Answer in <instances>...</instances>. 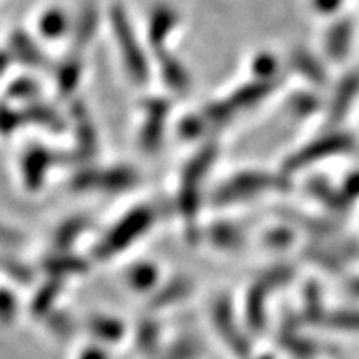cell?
I'll return each instance as SVG.
<instances>
[{
	"instance_id": "30bf717a",
	"label": "cell",
	"mask_w": 359,
	"mask_h": 359,
	"mask_svg": "<svg viewBox=\"0 0 359 359\" xmlns=\"http://www.w3.org/2000/svg\"><path fill=\"white\" fill-rule=\"evenodd\" d=\"M180 24L178 12L170 6H156L150 13L147 27V40L148 45L155 52H165V45L172 37ZM156 53V55H158Z\"/></svg>"
},
{
	"instance_id": "f546056e",
	"label": "cell",
	"mask_w": 359,
	"mask_h": 359,
	"mask_svg": "<svg viewBox=\"0 0 359 359\" xmlns=\"http://www.w3.org/2000/svg\"><path fill=\"white\" fill-rule=\"evenodd\" d=\"M160 341V326L158 323L147 320L142 321L137 330V344L143 353L151 354L156 351Z\"/></svg>"
},
{
	"instance_id": "5b68a950",
	"label": "cell",
	"mask_w": 359,
	"mask_h": 359,
	"mask_svg": "<svg viewBox=\"0 0 359 359\" xmlns=\"http://www.w3.org/2000/svg\"><path fill=\"white\" fill-rule=\"evenodd\" d=\"M155 223V210L150 206H137L114 224L95 248L97 259H109L128 248L138 238L145 235Z\"/></svg>"
},
{
	"instance_id": "603a6c76",
	"label": "cell",
	"mask_w": 359,
	"mask_h": 359,
	"mask_svg": "<svg viewBox=\"0 0 359 359\" xmlns=\"http://www.w3.org/2000/svg\"><path fill=\"white\" fill-rule=\"evenodd\" d=\"M62 286L64 285H62L60 278H52L39 290V293L35 294L32 302V313L35 316L40 318L50 314L52 306L55 304L58 296H60Z\"/></svg>"
},
{
	"instance_id": "44dd1931",
	"label": "cell",
	"mask_w": 359,
	"mask_h": 359,
	"mask_svg": "<svg viewBox=\"0 0 359 359\" xmlns=\"http://www.w3.org/2000/svg\"><path fill=\"white\" fill-rule=\"evenodd\" d=\"M320 326L330 327L334 331L359 333V309H333V311L326 309Z\"/></svg>"
},
{
	"instance_id": "74e56055",
	"label": "cell",
	"mask_w": 359,
	"mask_h": 359,
	"mask_svg": "<svg viewBox=\"0 0 359 359\" xmlns=\"http://www.w3.org/2000/svg\"><path fill=\"white\" fill-rule=\"evenodd\" d=\"M0 243L7 246H17L22 243V236L17 231L11 230V228L0 224Z\"/></svg>"
},
{
	"instance_id": "4dcf8cb0",
	"label": "cell",
	"mask_w": 359,
	"mask_h": 359,
	"mask_svg": "<svg viewBox=\"0 0 359 359\" xmlns=\"http://www.w3.org/2000/svg\"><path fill=\"white\" fill-rule=\"evenodd\" d=\"M0 268H2L8 276L13 278V280L22 283V285H27V283L34 280L32 269L27 266V264L17 262V259H12V258L0 259Z\"/></svg>"
},
{
	"instance_id": "ac0fdd59",
	"label": "cell",
	"mask_w": 359,
	"mask_h": 359,
	"mask_svg": "<svg viewBox=\"0 0 359 359\" xmlns=\"http://www.w3.org/2000/svg\"><path fill=\"white\" fill-rule=\"evenodd\" d=\"M210 243L219 250H238L245 243V235L240 226L231 222H217L208 228Z\"/></svg>"
},
{
	"instance_id": "d6a6232c",
	"label": "cell",
	"mask_w": 359,
	"mask_h": 359,
	"mask_svg": "<svg viewBox=\"0 0 359 359\" xmlns=\"http://www.w3.org/2000/svg\"><path fill=\"white\" fill-rule=\"evenodd\" d=\"M17 316V299L11 291L0 288V323L11 325Z\"/></svg>"
},
{
	"instance_id": "9a60e30c",
	"label": "cell",
	"mask_w": 359,
	"mask_h": 359,
	"mask_svg": "<svg viewBox=\"0 0 359 359\" xmlns=\"http://www.w3.org/2000/svg\"><path fill=\"white\" fill-rule=\"evenodd\" d=\"M72 22L62 7H48L40 13L37 19L39 35L45 40H58L69 32Z\"/></svg>"
},
{
	"instance_id": "7a4b0ae2",
	"label": "cell",
	"mask_w": 359,
	"mask_h": 359,
	"mask_svg": "<svg viewBox=\"0 0 359 359\" xmlns=\"http://www.w3.org/2000/svg\"><path fill=\"white\" fill-rule=\"evenodd\" d=\"M290 187V178L280 173H268L262 170H245L224 180L213 195V203L228 206L248 201L269 191H285Z\"/></svg>"
},
{
	"instance_id": "8992f818",
	"label": "cell",
	"mask_w": 359,
	"mask_h": 359,
	"mask_svg": "<svg viewBox=\"0 0 359 359\" xmlns=\"http://www.w3.org/2000/svg\"><path fill=\"white\" fill-rule=\"evenodd\" d=\"M138 173L125 165L109 168H85L72 180V188L77 191L118 193L137 187Z\"/></svg>"
},
{
	"instance_id": "60d3db41",
	"label": "cell",
	"mask_w": 359,
	"mask_h": 359,
	"mask_svg": "<svg viewBox=\"0 0 359 359\" xmlns=\"http://www.w3.org/2000/svg\"><path fill=\"white\" fill-rule=\"evenodd\" d=\"M348 291L353 296H359V276H354L348 283Z\"/></svg>"
},
{
	"instance_id": "8d00e7d4",
	"label": "cell",
	"mask_w": 359,
	"mask_h": 359,
	"mask_svg": "<svg viewBox=\"0 0 359 359\" xmlns=\"http://www.w3.org/2000/svg\"><path fill=\"white\" fill-rule=\"evenodd\" d=\"M339 191L348 205H351L353 201H356L359 198V168L348 175L346 180L343 182V185H341Z\"/></svg>"
},
{
	"instance_id": "83f0119b",
	"label": "cell",
	"mask_w": 359,
	"mask_h": 359,
	"mask_svg": "<svg viewBox=\"0 0 359 359\" xmlns=\"http://www.w3.org/2000/svg\"><path fill=\"white\" fill-rule=\"evenodd\" d=\"M158 280V269L150 263H138L128 271V281L135 290H150Z\"/></svg>"
},
{
	"instance_id": "d6986e66",
	"label": "cell",
	"mask_w": 359,
	"mask_h": 359,
	"mask_svg": "<svg viewBox=\"0 0 359 359\" xmlns=\"http://www.w3.org/2000/svg\"><path fill=\"white\" fill-rule=\"evenodd\" d=\"M193 290V283L188 278H175V280L168 281L163 288H160L158 293L154 294L151 298L150 306L154 309H160V308H167L170 304L180 302V299L187 298L188 294L191 293Z\"/></svg>"
},
{
	"instance_id": "ba28073f",
	"label": "cell",
	"mask_w": 359,
	"mask_h": 359,
	"mask_svg": "<svg viewBox=\"0 0 359 359\" xmlns=\"http://www.w3.org/2000/svg\"><path fill=\"white\" fill-rule=\"evenodd\" d=\"M358 27L351 17H336L333 24L327 27L321 40V53L326 60L333 64H343L351 55L356 43Z\"/></svg>"
},
{
	"instance_id": "484cf974",
	"label": "cell",
	"mask_w": 359,
	"mask_h": 359,
	"mask_svg": "<svg viewBox=\"0 0 359 359\" xmlns=\"http://www.w3.org/2000/svg\"><path fill=\"white\" fill-rule=\"evenodd\" d=\"M294 278V268L291 264H275V266L264 269L257 280L262 281L266 288L271 291L285 288L288 283L293 281Z\"/></svg>"
},
{
	"instance_id": "f35d334b",
	"label": "cell",
	"mask_w": 359,
	"mask_h": 359,
	"mask_svg": "<svg viewBox=\"0 0 359 359\" xmlns=\"http://www.w3.org/2000/svg\"><path fill=\"white\" fill-rule=\"evenodd\" d=\"M79 359H109V354L103 351L102 348H90L87 351H83Z\"/></svg>"
},
{
	"instance_id": "4316f807",
	"label": "cell",
	"mask_w": 359,
	"mask_h": 359,
	"mask_svg": "<svg viewBox=\"0 0 359 359\" xmlns=\"http://www.w3.org/2000/svg\"><path fill=\"white\" fill-rule=\"evenodd\" d=\"M82 62L77 60V58L67 60L65 64L60 67V70H58L57 74V83L62 95H70V93L77 88L79 80L82 79Z\"/></svg>"
},
{
	"instance_id": "277c9868",
	"label": "cell",
	"mask_w": 359,
	"mask_h": 359,
	"mask_svg": "<svg viewBox=\"0 0 359 359\" xmlns=\"http://www.w3.org/2000/svg\"><path fill=\"white\" fill-rule=\"evenodd\" d=\"M215 158H217V145H206L198 154L191 156L183 170L178 191V205L190 231L196 228L195 222L200 210L201 187H203L205 178L208 177L210 168L213 167Z\"/></svg>"
},
{
	"instance_id": "f1b7e54d",
	"label": "cell",
	"mask_w": 359,
	"mask_h": 359,
	"mask_svg": "<svg viewBox=\"0 0 359 359\" xmlns=\"http://www.w3.org/2000/svg\"><path fill=\"white\" fill-rule=\"evenodd\" d=\"M278 65L280 60L269 52H262L255 55L251 60V72H253V79L257 80H266V82H273L275 80V74L278 72Z\"/></svg>"
},
{
	"instance_id": "9c48e42d",
	"label": "cell",
	"mask_w": 359,
	"mask_h": 359,
	"mask_svg": "<svg viewBox=\"0 0 359 359\" xmlns=\"http://www.w3.org/2000/svg\"><path fill=\"white\" fill-rule=\"evenodd\" d=\"M145 118H143L140 143L145 151H156L165 135V125L170 114V103L165 98H150L145 102Z\"/></svg>"
},
{
	"instance_id": "836d02e7",
	"label": "cell",
	"mask_w": 359,
	"mask_h": 359,
	"mask_svg": "<svg viewBox=\"0 0 359 359\" xmlns=\"http://www.w3.org/2000/svg\"><path fill=\"white\" fill-rule=\"evenodd\" d=\"M13 45H15V48H17L15 55L20 57L22 60L30 62V64H39V62L42 64V62H43L42 55H40L42 52L39 53V50L34 47V42L30 39L17 37L15 42H13Z\"/></svg>"
},
{
	"instance_id": "e575fe53",
	"label": "cell",
	"mask_w": 359,
	"mask_h": 359,
	"mask_svg": "<svg viewBox=\"0 0 359 359\" xmlns=\"http://www.w3.org/2000/svg\"><path fill=\"white\" fill-rule=\"evenodd\" d=\"M48 327L55 333L57 336H62V338H69L74 331V323L65 313L55 311L48 314Z\"/></svg>"
},
{
	"instance_id": "2e32d148",
	"label": "cell",
	"mask_w": 359,
	"mask_h": 359,
	"mask_svg": "<svg viewBox=\"0 0 359 359\" xmlns=\"http://www.w3.org/2000/svg\"><path fill=\"white\" fill-rule=\"evenodd\" d=\"M158 60L161 79H163V82L167 83L170 88L175 90V92H183V90L190 87V72H188L187 67L182 64V60H178L173 53L168 52L158 53Z\"/></svg>"
},
{
	"instance_id": "52a82bcc",
	"label": "cell",
	"mask_w": 359,
	"mask_h": 359,
	"mask_svg": "<svg viewBox=\"0 0 359 359\" xmlns=\"http://www.w3.org/2000/svg\"><path fill=\"white\" fill-rule=\"evenodd\" d=\"M212 318L218 334L228 344L230 351L241 359L248 358L251 353V343L248 336L243 333V330L238 326L236 314L233 311V304L228 296H219L218 299H215Z\"/></svg>"
},
{
	"instance_id": "7c38bea8",
	"label": "cell",
	"mask_w": 359,
	"mask_h": 359,
	"mask_svg": "<svg viewBox=\"0 0 359 359\" xmlns=\"http://www.w3.org/2000/svg\"><path fill=\"white\" fill-rule=\"evenodd\" d=\"M278 343L286 353L298 359H311L320 351L314 341L299 334L298 325L293 318H285L280 333H278Z\"/></svg>"
},
{
	"instance_id": "b9f144b4",
	"label": "cell",
	"mask_w": 359,
	"mask_h": 359,
	"mask_svg": "<svg viewBox=\"0 0 359 359\" xmlns=\"http://www.w3.org/2000/svg\"><path fill=\"white\" fill-rule=\"evenodd\" d=\"M255 359H275V358H273V354H263V356L255 358Z\"/></svg>"
},
{
	"instance_id": "7402d4cb",
	"label": "cell",
	"mask_w": 359,
	"mask_h": 359,
	"mask_svg": "<svg viewBox=\"0 0 359 359\" xmlns=\"http://www.w3.org/2000/svg\"><path fill=\"white\" fill-rule=\"evenodd\" d=\"M75 123H77V138L80 147V154L90 155L97 148L95 142V128H93L92 120H90L88 111L83 105H75V114H74Z\"/></svg>"
},
{
	"instance_id": "1f68e13d",
	"label": "cell",
	"mask_w": 359,
	"mask_h": 359,
	"mask_svg": "<svg viewBox=\"0 0 359 359\" xmlns=\"http://www.w3.org/2000/svg\"><path fill=\"white\" fill-rule=\"evenodd\" d=\"M200 346L193 339H182L168 349L165 359H198Z\"/></svg>"
},
{
	"instance_id": "d4e9b609",
	"label": "cell",
	"mask_w": 359,
	"mask_h": 359,
	"mask_svg": "<svg viewBox=\"0 0 359 359\" xmlns=\"http://www.w3.org/2000/svg\"><path fill=\"white\" fill-rule=\"evenodd\" d=\"M90 331H92V334H95L97 338L114 343V341L123 338L125 326L122 321L115 320V318L95 316L90 320Z\"/></svg>"
},
{
	"instance_id": "e0dca14e",
	"label": "cell",
	"mask_w": 359,
	"mask_h": 359,
	"mask_svg": "<svg viewBox=\"0 0 359 359\" xmlns=\"http://www.w3.org/2000/svg\"><path fill=\"white\" fill-rule=\"evenodd\" d=\"M291 64L296 74L306 79L313 85H325L327 74L326 67L321 62L320 57H314V53L306 50H298L291 57Z\"/></svg>"
},
{
	"instance_id": "ab89813d",
	"label": "cell",
	"mask_w": 359,
	"mask_h": 359,
	"mask_svg": "<svg viewBox=\"0 0 359 359\" xmlns=\"http://www.w3.org/2000/svg\"><path fill=\"white\" fill-rule=\"evenodd\" d=\"M288 241L290 240H285V238H283L281 230H278V231L273 233V235H269V243L275 245V246H283L285 243H288Z\"/></svg>"
},
{
	"instance_id": "d590c367",
	"label": "cell",
	"mask_w": 359,
	"mask_h": 359,
	"mask_svg": "<svg viewBox=\"0 0 359 359\" xmlns=\"http://www.w3.org/2000/svg\"><path fill=\"white\" fill-rule=\"evenodd\" d=\"M344 7V0H311V8L316 15L336 19Z\"/></svg>"
},
{
	"instance_id": "3957f363",
	"label": "cell",
	"mask_w": 359,
	"mask_h": 359,
	"mask_svg": "<svg viewBox=\"0 0 359 359\" xmlns=\"http://www.w3.org/2000/svg\"><path fill=\"white\" fill-rule=\"evenodd\" d=\"M354 145H356V142H354L353 135L341 132V130H330V132L323 133L321 137L313 138L311 142L304 143L302 148L294 150L285 160L280 172L286 178H290L296 173L303 172V170L311 168L314 165L321 163V161H326L327 158L349 154Z\"/></svg>"
},
{
	"instance_id": "8fae6325",
	"label": "cell",
	"mask_w": 359,
	"mask_h": 359,
	"mask_svg": "<svg viewBox=\"0 0 359 359\" xmlns=\"http://www.w3.org/2000/svg\"><path fill=\"white\" fill-rule=\"evenodd\" d=\"M55 163V155L48 151L43 147H34L27 150L22 156V178H24V185L29 190H39L43 185V180L47 177L48 168Z\"/></svg>"
},
{
	"instance_id": "4fadbf2b",
	"label": "cell",
	"mask_w": 359,
	"mask_h": 359,
	"mask_svg": "<svg viewBox=\"0 0 359 359\" xmlns=\"http://www.w3.org/2000/svg\"><path fill=\"white\" fill-rule=\"evenodd\" d=\"M359 93V75L349 74L346 79L341 80V83L334 90V97L327 103V118H330L331 127L341 122L344 114L353 109L354 100Z\"/></svg>"
},
{
	"instance_id": "5bb4252c",
	"label": "cell",
	"mask_w": 359,
	"mask_h": 359,
	"mask_svg": "<svg viewBox=\"0 0 359 359\" xmlns=\"http://www.w3.org/2000/svg\"><path fill=\"white\" fill-rule=\"evenodd\" d=\"M271 294L266 286L262 281H255L250 286L248 293H246L245 302V316L251 330L263 331L264 325H266V304L268 298Z\"/></svg>"
},
{
	"instance_id": "6da1fadb",
	"label": "cell",
	"mask_w": 359,
	"mask_h": 359,
	"mask_svg": "<svg viewBox=\"0 0 359 359\" xmlns=\"http://www.w3.org/2000/svg\"><path fill=\"white\" fill-rule=\"evenodd\" d=\"M110 29L127 75L137 85L147 83L150 77L147 48L143 47L142 39L135 32L128 13L122 6L110 8Z\"/></svg>"
},
{
	"instance_id": "cb8c5ba5",
	"label": "cell",
	"mask_w": 359,
	"mask_h": 359,
	"mask_svg": "<svg viewBox=\"0 0 359 359\" xmlns=\"http://www.w3.org/2000/svg\"><path fill=\"white\" fill-rule=\"evenodd\" d=\"M87 226L88 219L85 217H74L62 223L55 231V238H53L57 248L60 251L70 248L77 241V238L87 230Z\"/></svg>"
},
{
	"instance_id": "ffe728a7",
	"label": "cell",
	"mask_w": 359,
	"mask_h": 359,
	"mask_svg": "<svg viewBox=\"0 0 359 359\" xmlns=\"http://www.w3.org/2000/svg\"><path fill=\"white\" fill-rule=\"evenodd\" d=\"M43 268L47 269L48 273L53 278H64L69 275H80V273H85L88 269V264L83 262L82 258L74 257V255L62 253L58 257H50L45 259Z\"/></svg>"
}]
</instances>
